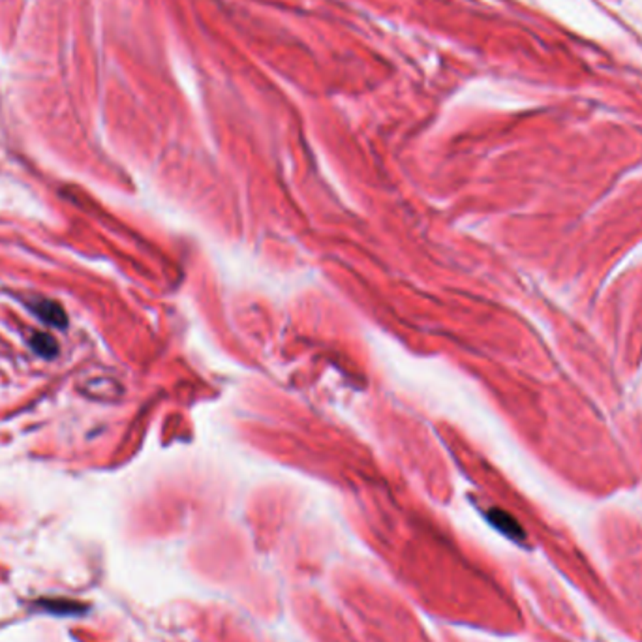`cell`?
Here are the masks:
<instances>
[{"label": "cell", "instance_id": "7a4b0ae2", "mask_svg": "<svg viewBox=\"0 0 642 642\" xmlns=\"http://www.w3.org/2000/svg\"><path fill=\"white\" fill-rule=\"evenodd\" d=\"M492 522H494L496 526L501 528V530H504V532H507V533L518 530V526H516L515 522L511 521V518L506 515V513H500V511H494V513H492Z\"/></svg>", "mask_w": 642, "mask_h": 642}, {"label": "cell", "instance_id": "6da1fadb", "mask_svg": "<svg viewBox=\"0 0 642 642\" xmlns=\"http://www.w3.org/2000/svg\"><path fill=\"white\" fill-rule=\"evenodd\" d=\"M38 606H42L45 611L53 612V614H60V616H68V614H80L83 612L87 606L80 605V603H75V601H70V599H40L36 603Z\"/></svg>", "mask_w": 642, "mask_h": 642}]
</instances>
